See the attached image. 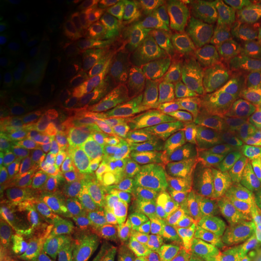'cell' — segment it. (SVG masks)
<instances>
[{"instance_id":"3","label":"cell","mask_w":261,"mask_h":261,"mask_svg":"<svg viewBox=\"0 0 261 261\" xmlns=\"http://www.w3.org/2000/svg\"><path fill=\"white\" fill-rule=\"evenodd\" d=\"M205 154L197 142L169 150L155 173L154 194L171 200L185 191L204 173Z\"/></svg>"},{"instance_id":"27","label":"cell","mask_w":261,"mask_h":261,"mask_svg":"<svg viewBox=\"0 0 261 261\" xmlns=\"http://www.w3.org/2000/svg\"><path fill=\"white\" fill-rule=\"evenodd\" d=\"M27 85L21 79L2 84V87H0V113L9 114L14 112L27 97Z\"/></svg>"},{"instance_id":"23","label":"cell","mask_w":261,"mask_h":261,"mask_svg":"<svg viewBox=\"0 0 261 261\" xmlns=\"http://www.w3.org/2000/svg\"><path fill=\"white\" fill-rule=\"evenodd\" d=\"M71 154L63 146H55L54 149L47 152L42 162L41 169L45 177L55 184L63 188L65 180H67L68 173H69Z\"/></svg>"},{"instance_id":"2","label":"cell","mask_w":261,"mask_h":261,"mask_svg":"<svg viewBox=\"0 0 261 261\" xmlns=\"http://www.w3.org/2000/svg\"><path fill=\"white\" fill-rule=\"evenodd\" d=\"M260 138L261 121L226 122L211 127L204 136V173L212 179H221Z\"/></svg>"},{"instance_id":"5","label":"cell","mask_w":261,"mask_h":261,"mask_svg":"<svg viewBox=\"0 0 261 261\" xmlns=\"http://www.w3.org/2000/svg\"><path fill=\"white\" fill-rule=\"evenodd\" d=\"M218 96L261 99V68L249 52L228 61L215 76L213 89Z\"/></svg>"},{"instance_id":"12","label":"cell","mask_w":261,"mask_h":261,"mask_svg":"<svg viewBox=\"0 0 261 261\" xmlns=\"http://www.w3.org/2000/svg\"><path fill=\"white\" fill-rule=\"evenodd\" d=\"M155 138L146 137L133 142L121 160L116 178L119 190H132L148 174L155 152Z\"/></svg>"},{"instance_id":"32","label":"cell","mask_w":261,"mask_h":261,"mask_svg":"<svg viewBox=\"0 0 261 261\" xmlns=\"http://www.w3.org/2000/svg\"><path fill=\"white\" fill-rule=\"evenodd\" d=\"M21 261H57L51 257L40 248H35L33 246H28L25 248L24 255L22 256Z\"/></svg>"},{"instance_id":"30","label":"cell","mask_w":261,"mask_h":261,"mask_svg":"<svg viewBox=\"0 0 261 261\" xmlns=\"http://www.w3.org/2000/svg\"><path fill=\"white\" fill-rule=\"evenodd\" d=\"M198 250V246L180 240L173 243L161 254V261H192Z\"/></svg>"},{"instance_id":"22","label":"cell","mask_w":261,"mask_h":261,"mask_svg":"<svg viewBox=\"0 0 261 261\" xmlns=\"http://www.w3.org/2000/svg\"><path fill=\"white\" fill-rule=\"evenodd\" d=\"M33 191H34V217L52 213L60 197L62 188L45 177L41 168H35L32 173Z\"/></svg>"},{"instance_id":"28","label":"cell","mask_w":261,"mask_h":261,"mask_svg":"<svg viewBox=\"0 0 261 261\" xmlns=\"http://www.w3.org/2000/svg\"><path fill=\"white\" fill-rule=\"evenodd\" d=\"M100 127V112L90 114L83 117L76 123L73 130V139L77 145L85 146L92 143L99 132Z\"/></svg>"},{"instance_id":"24","label":"cell","mask_w":261,"mask_h":261,"mask_svg":"<svg viewBox=\"0 0 261 261\" xmlns=\"http://www.w3.org/2000/svg\"><path fill=\"white\" fill-rule=\"evenodd\" d=\"M77 80L71 73L65 70H60L52 74L50 79V90L54 97V102L61 112H64L69 108L77 92Z\"/></svg>"},{"instance_id":"33","label":"cell","mask_w":261,"mask_h":261,"mask_svg":"<svg viewBox=\"0 0 261 261\" xmlns=\"http://www.w3.org/2000/svg\"><path fill=\"white\" fill-rule=\"evenodd\" d=\"M244 16L249 21L261 24V0H253L248 3Z\"/></svg>"},{"instance_id":"16","label":"cell","mask_w":261,"mask_h":261,"mask_svg":"<svg viewBox=\"0 0 261 261\" xmlns=\"http://www.w3.org/2000/svg\"><path fill=\"white\" fill-rule=\"evenodd\" d=\"M261 167V138L250 146L237 160L226 174L220 179V188L224 196L242 188L255 177Z\"/></svg>"},{"instance_id":"29","label":"cell","mask_w":261,"mask_h":261,"mask_svg":"<svg viewBox=\"0 0 261 261\" xmlns=\"http://www.w3.org/2000/svg\"><path fill=\"white\" fill-rule=\"evenodd\" d=\"M24 61L22 55L17 50L3 52L0 56V81L2 84L17 75L23 69Z\"/></svg>"},{"instance_id":"21","label":"cell","mask_w":261,"mask_h":261,"mask_svg":"<svg viewBox=\"0 0 261 261\" xmlns=\"http://www.w3.org/2000/svg\"><path fill=\"white\" fill-rule=\"evenodd\" d=\"M247 0H214L210 2L195 16V23L202 28L242 15L246 11Z\"/></svg>"},{"instance_id":"6","label":"cell","mask_w":261,"mask_h":261,"mask_svg":"<svg viewBox=\"0 0 261 261\" xmlns=\"http://www.w3.org/2000/svg\"><path fill=\"white\" fill-rule=\"evenodd\" d=\"M151 115L169 150L191 144L208 130L194 116L190 104L175 102L158 106L151 110Z\"/></svg>"},{"instance_id":"26","label":"cell","mask_w":261,"mask_h":261,"mask_svg":"<svg viewBox=\"0 0 261 261\" xmlns=\"http://www.w3.org/2000/svg\"><path fill=\"white\" fill-rule=\"evenodd\" d=\"M100 100H102V90L99 89V86L86 87L76 94L69 108L65 110V116L68 119H77L86 115L92 112Z\"/></svg>"},{"instance_id":"8","label":"cell","mask_w":261,"mask_h":261,"mask_svg":"<svg viewBox=\"0 0 261 261\" xmlns=\"http://www.w3.org/2000/svg\"><path fill=\"white\" fill-rule=\"evenodd\" d=\"M158 83L163 92L181 104L194 103L207 93L173 46L163 51L158 58Z\"/></svg>"},{"instance_id":"9","label":"cell","mask_w":261,"mask_h":261,"mask_svg":"<svg viewBox=\"0 0 261 261\" xmlns=\"http://www.w3.org/2000/svg\"><path fill=\"white\" fill-rule=\"evenodd\" d=\"M56 129L54 108L47 98L41 94L25 100L10 123V132L28 144L46 142L54 137Z\"/></svg>"},{"instance_id":"15","label":"cell","mask_w":261,"mask_h":261,"mask_svg":"<svg viewBox=\"0 0 261 261\" xmlns=\"http://www.w3.org/2000/svg\"><path fill=\"white\" fill-rule=\"evenodd\" d=\"M198 33L200 31L195 28L179 33L173 41V47L180 54L189 69L208 92L213 89L215 77L212 76L205 68L198 41Z\"/></svg>"},{"instance_id":"17","label":"cell","mask_w":261,"mask_h":261,"mask_svg":"<svg viewBox=\"0 0 261 261\" xmlns=\"http://www.w3.org/2000/svg\"><path fill=\"white\" fill-rule=\"evenodd\" d=\"M8 215L12 220H25L34 215V191L31 173H18L10 181Z\"/></svg>"},{"instance_id":"34","label":"cell","mask_w":261,"mask_h":261,"mask_svg":"<svg viewBox=\"0 0 261 261\" xmlns=\"http://www.w3.org/2000/svg\"><path fill=\"white\" fill-rule=\"evenodd\" d=\"M249 54L254 57V60L257 62V64L261 68V34L256 38V40L254 41L252 47L249 48Z\"/></svg>"},{"instance_id":"35","label":"cell","mask_w":261,"mask_h":261,"mask_svg":"<svg viewBox=\"0 0 261 261\" xmlns=\"http://www.w3.org/2000/svg\"><path fill=\"white\" fill-rule=\"evenodd\" d=\"M236 261H261V242L255 248H253L246 256Z\"/></svg>"},{"instance_id":"18","label":"cell","mask_w":261,"mask_h":261,"mask_svg":"<svg viewBox=\"0 0 261 261\" xmlns=\"http://www.w3.org/2000/svg\"><path fill=\"white\" fill-rule=\"evenodd\" d=\"M234 17L227 19V21L220 22V23L201 28L200 33H198V41H200L202 57H203L205 68H207L208 73L212 76L219 74V71L225 67V62L221 58L219 51V40L221 34L231 24Z\"/></svg>"},{"instance_id":"19","label":"cell","mask_w":261,"mask_h":261,"mask_svg":"<svg viewBox=\"0 0 261 261\" xmlns=\"http://www.w3.org/2000/svg\"><path fill=\"white\" fill-rule=\"evenodd\" d=\"M0 163L10 171L25 173L28 169L35 167L38 156L31 145L23 140H8L0 145Z\"/></svg>"},{"instance_id":"11","label":"cell","mask_w":261,"mask_h":261,"mask_svg":"<svg viewBox=\"0 0 261 261\" xmlns=\"http://www.w3.org/2000/svg\"><path fill=\"white\" fill-rule=\"evenodd\" d=\"M224 197L220 188V181L212 179L205 173L201 175L194 184L182 191L173 201L172 211L177 219L187 221L197 217L205 210Z\"/></svg>"},{"instance_id":"31","label":"cell","mask_w":261,"mask_h":261,"mask_svg":"<svg viewBox=\"0 0 261 261\" xmlns=\"http://www.w3.org/2000/svg\"><path fill=\"white\" fill-rule=\"evenodd\" d=\"M14 4L19 9L27 10L29 12H45L50 10L55 3L52 0H18Z\"/></svg>"},{"instance_id":"10","label":"cell","mask_w":261,"mask_h":261,"mask_svg":"<svg viewBox=\"0 0 261 261\" xmlns=\"http://www.w3.org/2000/svg\"><path fill=\"white\" fill-rule=\"evenodd\" d=\"M41 250L57 261H100L106 246L93 231H74L70 236L60 240H47Z\"/></svg>"},{"instance_id":"4","label":"cell","mask_w":261,"mask_h":261,"mask_svg":"<svg viewBox=\"0 0 261 261\" xmlns=\"http://www.w3.org/2000/svg\"><path fill=\"white\" fill-rule=\"evenodd\" d=\"M261 242V201L242 219L198 247L192 261H236Z\"/></svg>"},{"instance_id":"25","label":"cell","mask_w":261,"mask_h":261,"mask_svg":"<svg viewBox=\"0 0 261 261\" xmlns=\"http://www.w3.org/2000/svg\"><path fill=\"white\" fill-rule=\"evenodd\" d=\"M180 231L181 230H178L177 225L169 221H161L154 225L146 238V252L151 255H156L159 253L162 254L168 247L175 243Z\"/></svg>"},{"instance_id":"20","label":"cell","mask_w":261,"mask_h":261,"mask_svg":"<svg viewBox=\"0 0 261 261\" xmlns=\"http://www.w3.org/2000/svg\"><path fill=\"white\" fill-rule=\"evenodd\" d=\"M75 35L68 29L51 31L41 35L37 42V54L42 60H65L73 51Z\"/></svg>"},{"instance_id":"13","label":"cell","mask_w":261,"mask_h":261,"mask_svg":"<svg viewBox=\"0 0 261 261\" xmlns=\"http://www.w3.org/2000/svg\"><path fill=\"white\" fill-rule=\"evenodd\" d=\"M156 50L158 44L155 33L148 31L140 34V37L127 47L117 63L122 79L128 83L144 79L154 67Z\"/></svg>"},{"instance_id":"1","label":"cell","mask_w":261,"mask_h":261,"mask_svg":"<svg viewBox=\"0 0 261 261\" xmlns=\"http://www.w3.org/2000/svg\"><path fill=\"white\" fill-rule=\"evenodd\" d=\"M116 172L102 171L64 182L52 217L68 225L71 231H85L100 213L112 191Z\"/></svg>"},{"instance_id":"7","label":"cell","mask_w":261,"mask_h":261,"mask_svg":"<svg viewBox=\"0 0 261 261\" xmlns=\"http://www.w3.org/2000/svg\"><path fill=\"white\" fill-rule=\"evenodd\" d=\"M190 108L194 116L207 129L219 123L261 121V99L210 96L198 98Z\"/></svg>"},{"instance_id":"14","label":"cell","mask_w":261,"mask_h":261,"mask_svg":"<svg viewBox=\"0 0 261 261\" xmlns=\"http://www.w3.org/2000/svg\"><path fill=\"white\" fill-rule=\"evenodd\" d=\"M260 34L261 24L247 19L244 14L236 16L219 40V51L225 64L232 58L246 54Z\"/></svg>"}]
</instances>
